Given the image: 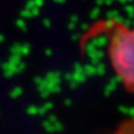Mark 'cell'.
Masks as SVG:
<instances>
[{"label": "cell", "mask_w": 134, "mask_h": 134, "mask_svg": "<svg viewBox=\"0 0 134 134\" xmlns=\"http://www.w3.org/2000/svg\"><path fill=\"white\" fill-rule=\"evenodd\" d=\"M103 35L107 39V54L113 70L129 93L134 94V28L115 19L99 20L90 36Z\"/></svg>", "instance_id": "obj_1"}, {"label": "cell", "mask_w": 134, "mask_h": 134, "mask_svg": "<svg viewBox=\"0 0 134 134\" xmlns=\"http://www.w3.org/2000/svg\"><path fill=\"white\" fill-rule=\"evenodd\" d=\"M112 134H134V116L122 121Z\"/></svg>", "instance_id": "obj_2"}]
</instances>
